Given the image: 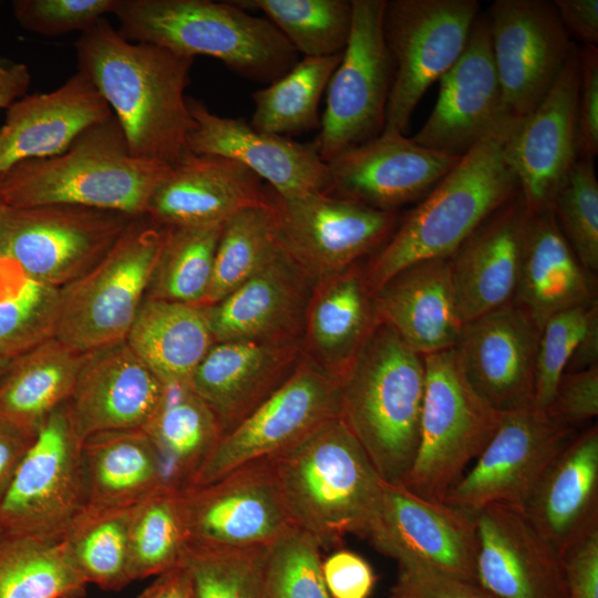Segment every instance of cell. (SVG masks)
<instances>
[{
  "mask_svg": "<svg viewBox=\"0 0 598 598\" xmlns=\"http://www.w3.org/2000/svg\"><path fill=\"white\" fill-rule=\"evenodd\" d=\"M598 364V302H592L586 328L565 372H575Z\"/></svg>",
  "mask_w": 598,
  "mask_h": 598,
  "instance_id": "cell-60",
  "label": "cell"
},
{
  "mask_svg": "<svg viewBox=\"0 0 598 598\" xmlns=\"http://www.w3.org/2000/svg\"><path fill=\"white\" fill-rule=\"evenodd\" d=\"M86 506L128 508L165 485L157 451L143 429L92 434L82 445Z\"/></svg>",
  "mask_w": 598,
  "mask_h": 598,
  "instance_id": "cell-37",
  "label": "cell"
},
{
  "mask_svg": "<svg viewBox=\"0 0 598 598\" xmlns=\"http://www.w3.org/2000/svg\"><path fill=\"white\" fill-rule=\"evenodd\" d=\"M539 336L513 301L465 323L454 349L468 383L495 410L533 408Z\"/></svg>",
  "mask_w": 598,
  "mask_h": 598,
  "instance_id": "cell-21",
  "label": "cell"
},
{
  "mask_svg": "<svg viewBox=\"0 0 598 598\" xmlns=\"http://www.w3.org/2000/svg\"><path fill=\"white\" fill-rule=\"evenodd\" d=\"M269 458L292 523L321 549L367 537L383 480L340 416Z\"/></svg>",
  "mask_w": 598,
  "mask_h": 598,
  "instance_id": "cell-3",
  "label": "cell"
},
{
  "mask_svg": "<svg viewBox=\"0 0 598 598\" xmlns=\"http://www.w3.org/2000/svg\"><path fill=\"white\" fill-rule=\"evenodd\" d=\"M153 442L165 485L184 489L223 435L213 410L189 383L164 384L162 399L143 427Z\"/></svg>",
  "mask_w": 598,
  "mask_h": 598,
  "instance_id": "cell-38",
  "label": "cell"
},
{
  "mask_svg": "<svg viewBox=\"0 0 598 598\" xmlns=\"http://www.w3.org/2000/svg\"><path fill=\"white\" fill-rule=\"evenodd\" d=\"M137 598H189V584L182 566L158 576Z\"/></svg>",
  "mask_w": 598,
  "mask_h": 598,
  "instance_id": "cell-61",
  "label": "cell"
},
{
  "mask_svg": "<svg viewBox=\"0 0 598 598\" xmlns=\"http://www.w3.org/2000/svg\"><path fill=\"white\" fill-rule=\"evenodd\" d=\"M579 49L575 44L549 91L515 123L506 138L505 159L516 176L528 213L551 207L579 157Z\"/></svg>",
  "mask_w": 598,
  "mask_h": 598,
  "instance_id": "cell-19",
  "label": "cell"
},
{
  "mask_svg": "<svg viewBox=\"0 0 598 598\" xmlns=\"http://www.w3.org/2000/svg\"><path fill=\"white\" fill-rule=\"evenodd\" d=\"M516 122L504 117L403 218L362 271L370 296L411 265L450 258L488 216L519 194L504 155Z\"/></svg>",
  "mask_w": 598,
  "mask_h": 598,
  "instance_id": "cell-2",
  "label": "cell"
},
{
  "mask_svg": "<svg viewBox=\"0 0 598 598\" xmlns=\"http://www.w3.org/2000/svg\"><path fill=\"white\" fill-rule=\"evenodd\" d=\"M224 225L166 227L147 298L202 305Z\"/></svg>",
  "mask_w": 598,
  "mask_h": 598,
  "instance_id": "cell-43",
  "label": "cell"
},
{
  "mask_svg": "<svg viewBox=\"0 0 598 598\" xmlns=\"http://www.w3.org/2000/svg\"><path fill=\"white\" fill-rule=\"evenodd\" d=\"M478 8L476 0H385L393 79L382 132L404 134L424 93L462 54Z\"/></svg>",
  "mask_w": 598,
  "mask_h": 598,
  "instance_id": "cell-9",
  "label": "cell"
},
{
  "mask_svg": "<svg viewBox=\"0 0 598 598\" xmlns=\"http://www.w3.org/2000/svg\"><path fill=\"white\" fill-rule=\"evenodd\" d=\"M551 210L581 265L598 270V182L594 158L579 156L556 193Z\"/></svg>",
  "mask_w": 598,
  "mask_h": 598,
  "instance_id": "cell-49",
  "label": "cell"
},
{
  "mask_svg": "<svg viewBox=\"0 0 598 598\" xmlns=\"http://www.w3.org/2000/svg\"><path fill=\"white\" fill-rule=\"evenodd\" d=\"M188 544L218 547L267 546L296 526L286 507L270 458L182 489Z\"/></svg>",
  "mask_w": 598,
  "mask_h": 598,
  "instance_id": "cell-18",
  "label": "cell"
},
{
  "mask_svg": "<svg viewBox=\"0 0 598 598\" xmlns=\"http://www.w3.org/2000/svg\"><path fill=\"white\" fill-rule=\"evenodd\" d=\"M339 416V384L306 357L288 379L230 431L192 477L210 483L245 464L272 457Z\"/></svg>",
  "mask_w": 598,
  "mask_h": 598,
  "instance_id": "cell-14",
  "label": "cell"
},
{
  "mask_svg": "<svg viewBox=\"0 0 598 598\" xmlns=\"http://www.w3.org/2000/svg\"><path fill=\"white\" fill-rule=\"evenodd\" d=\"M265 549L187 544L178 565L187 575L189 598H260Z\"/></svg>",
  "mask_w": 598,
  "mask_h": 598,
  "instance_id": "cell-47",
  "label": "cell"
},
{
  "mask_svg": "<svg viewBox=\"0 0 598 598\" xmlns=\"http://www.w3.org/2000/svg\"><path fill=\"white\" fill-rule=\"evenodd\" d=\"M375 323L362 271L353 265L313 285L302 352L339 383Z\"/></svg>",
  "mask_w": 598,
  "mask_h": 598,
  "instance_id": "cell-34",
  "label": "cell"
},
{
  "mask_svg": "<svg viewBox=\"0 0 598 598\" xmlns=\"http://www.w3.org/2000/svg\"><path fill=\"white\" fill-rule=\"evenodd\" d=\"M486 18L504 115L519 121L549 91L575 42L553 1L496 0Z\"/></svg>",
  "mask_w": 598,
  "mask_h": 598,
  "instance_id": "cell-17",
  "label": "cell"
},
{
  "mask_svg": "<svg viewBox=\"0 0 598 598\" xmlns=\"http://www.w3.org/2000/svg\"><path fill=\"white\" fill-rule=\"evenodd\" d=\"M591 305L558 312L542 327L536 357L534 410L545 413L584 333Z\"/></svg>",
  "mask_w": 598,
  "mask_h": 598,
  "instance_id": "cell-50",
  "label": "cell"
},
{
  "mask_svg": "<svg viewBox=\"0 0 598 598\" xmlns=\"http://www.w3.org/2000/svg\"><path fill=\"white\" fill-rule=\"evenodd\" d=\"M390 598H498L472 582L422 565L399 564Z\"/></svg>",
  "mask_w": 598,
  "mask_h": 598,
  "instance_id": "cell-53",
  "label": "cell"
},
{
  "mask_svg": "<svg viewBox=\"0 0 598 598\" xmlns=\"http://www.w3.org/2000/svg\"><path fill=\"white\" fill-rule=\"evenodd\" d=\"M564 554L598 528V427L575 434L555 456L524 508Z\"/></svg>",
  "mask_w": 598,
  "mask_h": 598,
  "instance_id": "cell-32",
  "label": "cell"
},
{
  "mask_svg": "<svg viewBox=\"0 0 598 598\" xmlns=\"http://www.w3.org/2000/svg\"><path fill=\"white\" fill-rule=\"evenodd\" d=\"M187 101L195 126L186 151L238 162L281 196L326 192L328 166L313 143L261 132L243 118L213 113L200 100Z\"/></svg>",
  "mask_w": 598,
  "mask_h": 598,
  "instance_id": "cell-24",
  "label": "cell"
},
{
  "mask_svg": "<svg viewBox=\"0 0 598 598\" xmlns=\"http://www.w3.org/2000/svg\"><path fill=\"white\" fill-rule=\"evenodd\" d=\"M280 249L268 206L245 208L223 226L212 281L200 306H212L259 271Z\"/></svg>",
  "mask_w": 598,
  "mask_h": 598,
  "instance_id": "cell-46",
  "label": "cell"
},
{
  "mask_svg": "<svg viewBox=\"0 0 598 598\" xmlns=\"http://www.w3.org/2000/svg\"><path fill=\"white\" fill-rule=\"evenodd\" d=\"M82 359L55 338L11 359L0 379V425L34 437L69 401Z\"/></svg>",
  "mask_w": 598,
  "mask_h": 598,
  "instance_id": "cell-35",
  "label": "cell"
},
{
  "mask_svg": "<svg viewBox=\"0 0 598 598\" xmlns=\"http://www.w3.org/2000/svg\"><path fill=\"white\" fill-rule=\"evenodd\" d=\"M187 544L182 489L163 485L131 507L128 557L133 581L178 566Z\"/></svg>",
  "mask_w": 598,
  "mask_h": 598,
  "instance_id": "cell-42",
  "label": "cell"
},
{
  "mask_svg": "<svg viewBox=\"0 0 598 598\" xmlns=\"http://www.w3.org/2000/svg\"><path fill=\"white\" fill-rule=\"evenodd\" d=\"M268 205L266 185L246 166L186 151L153 192L145 216L164 227L214 226Z\"/></svg>",
  "mask_w": 598,
  "mask_h": 598,
  "instance_id": "cell-27",
  "label": "cell"
},
{
  "mask_svg": "<svg viewBox=\"0 0 598 598\" xmlns=\"http://www.w3.org/2000/svg\"><path fill=\"white\" fill-rule=\"evenodd\" d=\"M125 341L163 384L189 383L215 343L204 306L147 297Z\"/></svg>",
  "mask_w": 598,
  "mask_h": 598,
  "instance_id": "cell-36",
  "label": "cell"
},
{
  "mask_svg": "<svg viewBox=\"0 0 598 598\" xmlns=\"http://www.w3.org/2000/svg\"><path fill=\"white\" fill-rule=\"evenodd\" d=\"M576 430L533 408L503 413L481 454L444 502L468 514L494 504L525 508L538 482Z\"/></svg>",
  "mask_w": 598,
  "mask_h": 598,
  "instance_id": "cell-15",
  "label": "cell"
},
{
  "mask_svg": "<svg viewBox=\"0 0 598 598\" xmlns=\"http://www.w3.org/2000/svg\"><path fill=\"white\" fill-rule=\"evenodd\" d=\"M32 75L27 64L0 56V110L27 95Z\"/></svg>",
  "mask_w": 598,
  "mask_h": 598,
  "instance_id": "cell-58",
  "label": "cell"
},
{
  "mask_svg": "<svg viewBox=\"0 0 598 598\" xmlns=\"http://www.w3.org/2000/svg\"><path fill=\"white\" fill-rule=\"evenodd\" d=\"M462 156L423 147L404 134L382 132L327 163L326 194L396 210L423 199Z\"/></svg>",
  "mask_w": 598,
  "mask_h": 598,
  "instance_id": "cell-20",
  "label": "cell"
},
{
  "mask_svg": "<svg viewBox=\"0 0 598 598\" xmlns=\"http://www.w3.org/2000/svg\"><path fill=\"white\" fill-rule=\"evenodd\" d=\"M424 358L419 444L403 486L444 501L496 432L503 413L468 383L454 348Z\"/></svg>",
  "mask_w": 598,
  "mask_h": 598,
  "instance_id": "cell-8",
  "label": "cell"
},
{
  "mask_svg": "<svg viewBox=\"0 0 598 598\" xmlns=\"http://www.w3.org/2000/svg\"><path fill=\"white\" fill-rule=\"evenodd\" d=\"M6 206L7 205H6L4 200H3L2 193H1V186H0V217H1V214H2ZM4 261L6 260L2 258L1 252H0V267L4 264Z\"/></svg>",
  "mask_w": 598,
  "mask_h": 598,
  "instance_id": "cell-63",
  "label": "cell"
},
{
  "mask_svg": "<svg viewBox=\"0 0 598 598\" xmlns=\"http://www.w3.org/2000/svg\"><path fill=\"white\" fill-rule=\"evenodd\" d=\"M554 422L576 430L598 414V364L565 372L545 410Z\"/></svg>",
  "mask_w": 598,
  "mask_h": 598,
  "instance_id": "cell-52",
  "label": "cell"
},
{
  "mask_svg": "<svg viewBox=\"0 0 598 598\" xmlns=\"http://www.w3.org/2000/svg\"><path fill=\"white\" fill-rule=\"evenodd\" d=\"M338 384L339 416L380 477L402 485L419 444L423 355L377 322Z\"/></svg>",
  "mask_w": 598,
  "mask_h": 598,
  "instance_id": "cell-5",
  "label": "cell"
},
{
  "mask_svg": "<svg viewBox=\"0 0 598 598\" xmlns=\"http://www.w3.org/2000/svg\"><path fill=\"white\" fill-rule=\"evenodd\" d=\"M131 507L85 506L62 537L87 584L117 591L131 584L128 526Z\"/></svg>",
  "mask_w": 598,
  "mask_h": 598,
  "instance_id": "cell-41",
  "label": "cell"
},
{
  "mask_svg": "<svg viewBox=\"0 0 598 598\" xmlns=\"http://www.w3.org/2000/svg\"><path fill=\"white\" fill-rule=\"evenodd\" d=\"M0 6H1V2H0Z\"/></svg>",
  "mask_w": 598,
  "mask_h": 598,
  "instance_id": "cell-64",
  "label": "cell"
},
{
  "mask_svg": "<svg viewBox=\"0 0 598 598\" xmlns=\"http://www.w3.org/2000/svg\"><path fill=\"white\" fill-rule=\"evenodd\" d=\"M171 166L134 156L114 115L97 122L62 153L18 163L0 174L10 207L75 205L145 215Z\"/></svg>",
  "mask_w": 598,
  "mask_h": 598,
  "instance_id": "cell-4",
  "label": "cell"
},
{
  "mask_svg": "<svg viewBox=\"0 0 598 598\" xmlns=\"http://www.w3.org/2000/svg\"><path fill=\"white\" fill-rule=\"evenodd\" d=\"M595 300L592 274L575 255L551 208L528 213L512 301L542 329L554 315Z\"/></svg>",
  "mask_w": 598,
  "mask_h": 598,
  "instance_id": "cell-33",
  "label": "cell"
},
{
  "mask_svg": "<svg viewBox=\"0 0 598 598\" xmlns=\"http://www.w3.org/2000/svg\"><path fill=\"white\" fill-rule=\"evenodd\" d=\"M365 538L398 565L417 564L477 582L475 515L444 501L383 481Z\"/></svg>",
  "mask_w": 598,
  "mask_h": 598,
  "instance_id": "cell-16",
  "label": "cell"
},
{
  "mask_svg": "<svg viewBox=\"0 0 598 598\" xmlns=\"http://www.w3.org/2000/svg\"><path fill=\"white\" fill-rule=\"evenodd\" d=\"M321 548L297 526L266 546L260 598H331L321 570Z\"/></svg>",
  "mask_w": 598,
  "mask_h": 598,
  "instance_id": "cell-48",
  "label": "cell"
},
{
  "mask_svg": "<svg viewBox=\"0 0 598 598\" xmlns=\"http://www.w3.org/2000/svg\"><path fill=\"white\" fill-rule=\"evenodd\" d=\"M131 218L75 205L6 206L0 252L25 276L62 288L105 256Z\"/></svg>",
  "mask_w": 598,
  "mask_h": 598,
  "instance_id": "cell-11",
  "label": "cell"
},
{
  "mask_svg": "<svg viewBox=\"0 0 598 598\" xmlns=\"http://www.w3.org/2000/svg\"><path fill=\"white\" fill-rule=\"evenodd\" d=\"M527 218L518 194L488 216L448 258L465 323L513 300Z\"/></svg>",
  "mask_w": 598,
  "mask_h": 598,
  "instance_id": "cell-30",
  "label": "cell"
},
{
  "mask_svg": "<svg viewBox=\"0 0 598 598\" xmlns=\"http://www.w3.org/2000/svg\"><path fill=\"white\" fill-rule=\"evenodd\" d=\"M113 16L128 41L148 43L178 55H207L236 74L270 84L300 59L267 19L233 1L118 0Z\"/></svg>",
  "mask_w": 598,
  "mask_h": 598,
  "instance_id": "cell-6",
  "label": "cell"
},
{
  "mask_svg": "<svg viewBox=\"0 0 598 598\" xmlns=\"http://www.w3.org/2000/svg\"><path fill=\"white\" fill-rule=\"evenodd\" d=\"M558 17L570 38H577L584 45L598 43L597 0H555Z\"/></svg>",
  "mask_w": 598,
  "mask_h": 598,
  "instance_id": "cell-57",
  "label": "cell"
},
{
  "mask_svg": "<svg viewBox=\"0 0 598 598\" xmlns=\"http://www.w3.org/2000/svg\"><path fill=\"white\" fill-rule=\"evenodd\" d=\"M566 598H598V528L564 554Z\"/></svg>",
  "mask_w": 598,
  "mask_h": 598,
  "instance_id": "cell-56",
  "label": "cell"
},
{
  "mask_svg": "<svg viewBox=\"0 0 598 598\" xmlns=\"http://www.w3.org/2000/svg\"><path fill=\"white\" fill-rule=\"evenodd\" d=\"M313 282L280 247L251 278L204 306L215 342H300Z\"/></svg>",
  "mask_w": 598,
  "mask_h": 598,
  "instance_id": "cell-26",
  "label": "cell"
},
{
  "mask_svg": "<svg viewBox=\"0 0 598 598\" xmlns=\"http://www.w3.org/2000/svg\"><path fill=\"white\" fill-rule=\"evenodd\" d=\"M341 56H303L280 79L255 91L250 125L281 136L320 130L319 102Z\"/></svg>",
  "mask_w": 598,
  "mask_h": 598,
  "instance_id": "cell-40",
  "label": "cell"
},
{
  "mask_svg": "<svg viewBox=\"0 0 598 598\" xmlns=\"http://www.w3.org/2000/svg\"><path fill=\"white\" fill-rule=\"evenodd\" d=\"M87 585L62 538L0 532V598H78Z\"/></svg>",
  "mask_w": 598,
  "mask_h": 598,
  "instance_id": "cell-39",
  "label": "cell"
},
{
  "mask_svg": "<svg viewBox=\"0 0 598 598\" xmlns=\"http://www.w3.org/2000/svg\"><path fill=\"white\" fill-rule=\"evenodd\" d=\"M475 520L482 587L498 598H566L564 557L524 508L494 504Z\"/></svg>",
  "mask_w": 598,
  "mask_h": 598,
  "instance_id": "cell-23",
  "label": "cell"
},
{
  "mask_svg": "<svg viewBox=\"0 0 598 598\" xmlns=\"http://www.w3.org/2000/svg\"><path fill=\"white\" fill-rule=\"evenodd\" d=\"M245 10H259L298 53L319 58L343 52L352 25L348 0H234Z\"/></svg>",
  "mask_w": 598,
  "mask_h": 598,
  "instance_id": "cell-45",
  "label": "cell"
},
{
  "mask_svg": "<svg viewBox=\"0 0 598 598\" xmlns=\"http://www.w3.org/2000/svg\"><path fill=\"white\" fill-rule=\"evenodd\" d=\"M118 0H14L12 13L28 32L59 37L81 33L107 13L113 14Z\"/></svg>",
  "mask_w": 598,
  "mask_h": 598,
  "instance_id": "cell-51",
  "label": "cell"
},
{
  "mask_svg": "<svg viewBox=\"0 0 598 598\" xmlns=\"http://www.w3.org/2000/svg\"><path fill=\"white\" fill-rule=\"evenodd\" d=\"M33 439L0 425V498Z\"/></svg>",
  "mask_w": 598,
  "mask_h": 598,
  "instance_id": "cell-59",
  "label": "cell"
},
{
  "mask_svg": "<svg viewBox=\"0 0 598 598\" xmlns=\"http://www.w3.org/2000/svg\"><path fill=\"white\" fill-rule=\"evenodd\" d=\"M11 359L4 358L0 355V379L4 374Z\"/></svg>",
  "mask_w": 598,
  "mask_h": 598,
  "instance_id": "cell-62",
  "label": "cell"
},
{
  "mask_svg": "<svg viewBox=\"0 0 598 598\" xmlns=\"http://www.w3.org/2000/svg\"><path fill=\"white\" fill-rule=\"evenodd\" d=\"M351 4L349 40L328 83L320 132L312 142L326 163L382 133L392 86V60L382 30L385 0Z\"/></svg>",
  "mask_w": 598,
  "mask_h": 598,
  "instance_id": "cell-13",
  "label": "cell"
},
{
  "mask_svg": "<svg viewBox=\"0 0 598 598\" xmlns=\"http://www.w3.org/2000/svg\"><path fill=\"white\" fill-rule=\"evenodd\" d=\"M302 353L301 342H215L189 385L213 410L225 434L288 379Z\"/></svg>",
  "mask_w": 598,
  "mask_h": 598,
  "instance_id": "cell-28",
  "label": "cell"
},
{
  "mask_svg": "<svg viewBox=\"0 0 598 598\" xmlns=\"http://www.w3.org/2000/svg\"><path fill=\"white\" fill-rule=\"evenodd\" d=\"M439 82L436 103L412 141L462 156L506 117L486 16L477 17L462 54Z\"/></svg>",
  "mask_w": 598,
  "mask_h": 598,
  "instance_id": "cell-22",
  "label": "cell"
},
{
  "mask_svg": "<svg viewBox=\"0 0 598 598\" xmlns=\"http://www.w3.org/2000/svg\"><path fill=\"white\" fill-rule=\"evenodd\" d=\"M60 288L0 267V355L13 359L55 338Z\"/></svg>",
  "mask_w": 598,
  "mask_h": 598,
  "instance_id": "cell-44",
  "label": "cell"
},
{
  "mask_svg": "<svg viewBox=\"0 0 598 598\" xmlns=\"http://www.w3.org/2000/svg\"><path fill=\"white\" fill-rule=\"evenodd\" d=\"M276 239L313 285L389 239L399 214L321 192L281 196L266 185Z\"/></svg>",
  "mask_w": 598,
  "mask_h": 598,
  "instance_id": "cell-12",
  "label": "cell"
},
{
  "mask_svg": "<svg viewBox=\"0 0 598 598\" xmlns=\"http://www.w3.org/2000/svg\"><path fill=\"white\" fill-rule=\"evenodd\" d=\"M371 298L377 322L422 355L454 348L465 326L448 258L404 268Z\"/></svg>",
  "mask_w": 598,
  "mask_h": 598,
  "instance_id": "cell-31",
  "label": "cell"
},
{
  "mask_svg": "<svg viewBox=\"0 0 598 598\" xmlns=\"http://www.w3.org/2000/svg\"><path fill=\"white\" fill-rule=\"evenodd\" d=\"M78 71L120 123L131 153L173 167L195 126L185 91L193 58L123 38L106 18L74 43Z\"/></svg>",
  "mask_w": 598,
  "mask_h": 598,
  "instance_id": "cell-1",
  "label": "cell"
},
{
  "mask_svg": "<svg viewBox=\"0 0 598 598\" xmlns=\"http://www.w3.org/2000/svg\"><path fill=\"white\" fill-rule=\"evenodd\" d=\"M166 227L132 217L105 256L60 288L55 339L85 353L125 340L157 262Z\"/></svg>",
  "mask_w": 598,
  "mask_h": 598,
  "instance_id": "cell-7",
  "label": "cell"
},
{
  "mask_svg": "<svg viewBox=\"0 0 598 598\" xmlns=\"http://www.w3.org/2000/svg\"><path fill=\"white\" fill-rule=\"evenodd\" d=\"M164 384L125 340L83 353L70 416L79 435L143 429L154 414Z\"/></svg>",
  "mask_w": 598,
  "mask_h": 598,
  "instance_id": "cell-25",
  "label": "cell"
},
{
  "mask_svg": "<svg viewBox=\"0 0 598 598\" xmlns=\"http://www.w3.org/2000/svg\"><path fill=\"white\" fill-rule=\"evenodd\" d=\"M579 90L577 103L579 156L598 154V49H579Z\"/></svg>",
  "mask_w": 598,
  "mask_h": 598,
  "instance_id": "cell-54",
  "label": "cell"
},
{
  "mask_svg": "<svg viewBox=\"0 0 598 598\" xmlns=\"http://www.w3.org/2000/svg\"><path fill=\"white\" fill-rule=\"evenodd\" d=\"M83 440L68 402L38 431L0 498V532L61 539L86 506Z\"/></svg>",
  "mask_w": 598,
  "mask_h": 598,
  "instance_id": "cell-10",
  "label": "cell"
},
{
  "mask_svg": "<svg viewBox=\"0 0 598 598\" xmlns=\"http://www.w3.org/2000/svg\"><path fill=\"white\" fill-rule=\"evenodd\" d=\"M331 598H369L375 585L371 565L354 551L339 548L321 564Z\"/></svg>",
  "mask_w": 598,
  "mask_h": 598,
  "instance_id": "cell-55",
  "label": "cell"
},
{
  "mask_svg": "<svg viewBox=\"0 0 598 598\" xmlns=\"http://www.w3.org/2000/svg\"><path fill=\"white\" fill-rule=\"evenodd\" d=\"M6 111L0 125V174L18 163L62 153L89 126L113 115L79 71L55 90L27 94Z\"/></svg>",
  "mask_w": 598,
  "mask_h": 598,
  "instance_id": "cell-29",
  "label": "cell"
}]
</instances>
